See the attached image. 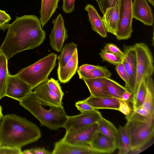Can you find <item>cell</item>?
Listing matches in <instances>:
<instances>
[{"mask_svg":"<svg viewBox=\"0 0 154 154\" xmlns=\"http://www.w3.org/2000/svg\"><path fill=\"white\" fill-rule=\"evenodd\" d=\"M40 20L35 15L17 17L9 24L6 36L0 48V52L7 60L25 50L40 45L46 38Z\"/></svg>","mask_w":154,"mask_h":154,"instance_id":"cell-1","label":"cell"},{"mask_svg":"<svg viewBox=\"0 0 154 154\" xmlns=\"http://www.w3.org/2000/svg\"><path fill=\"white\" fill-rule=\"evenodd\" d=\"M0 123V146L21 148L41 137L39 128L25 118L14 114L3 116Z\"/></svg>","mask_w":154,"mask_h":154,"instance_id":"cell-2","label":"cell"},{"mask_svg":"<svg viewBox=\"0 0 154 154\" xmlns=\"http://www.w3.org/2000/svg\"><path fill=\"white\" fill-rule=\"evenodd\" d=\"M19 102L38 120L41 126L51 130L63 128L67 120V116L63 106L46 102L37 97L33 91Z\"/></svg>","mask_w":154,"mask_h":154,"instance_id":"cell-3","label":"cell"},{"mask_svg":"<svg viewBox=\"0 0 154 154\" xmlns=\"http://www.w3.org/2000/svg\"><path fill=\"white\" fill-rule=\"evenodd\" d=\"M124 126L130 141V154H138L154 143V119L141 116L134 111L125 116Z\"/></svg>","mask_w":154,"mask_h":154,"instance_id":"cell-4","label":"cell"},{"mask_svg":"<svg viewBox=\"0 0 154 154\" xmlns=\"http://www.w3.org/2000/svg\"><path fill=\"white\" fill-rule=\"evenodd\" d=\"M57 58L56 54L51 53L21 69L16 74L33 89L48 80L49 75L56 66Z\"/></svg>","mask_w":154,"mask_h":154,"instance_id":"cell-5","label":"cell"},{"mask_svg":"<svg viewBox=\"0 0 154 154\" xmlns=\"http://www.w3.org/2000/svg\"><path fill=\"white\" fill-rule=\"evenodd\" d=\"M136 57L135 82L133 97L136 94L143 79L152 75L154 71L153 59L147 45L144 43H137L133 45Z\"/></svg>","mask_w":154,"mask_h":154,"instance_id":"cell-6","label":"cell"},{"mask_svg":"<svg viewBox=\"0 0 154 154\" xmlns=\"http://www.w3.org/2000/svg\"><path fill=\"white\" fill-rule=\"evenodd\" d=\"M132 0H119V21L116 36L118 40L131 38L133 31Z\"/></svg>","mask_w":154,"mask_h":154,"instance_id":"cell-7","label":"cell"},{"mask_svg":"<svg viewBox=\"0 0 154 154\" xmlns=\"http://www.w3.org/2000/svg\"><path fill=\"white\" fill-rule=\"evenodd\" d=\"M102 117L100 113L96 109L85 111L76 116H67L63 128L66 133L73 132L97 123Z\"/></svg>","mask_w":154,"mask_h":154,"instance_id":"cell-8","label":"cell"},{"mask_svg":"<svg viewBox=\"0 0 154 154\" xmlns=\"http://www.w3.org/2000/svg\"><path fill=\"white\" fill-rule=\"evenodd\" d=\"M32 89L30 85L21 79L17 74H9L6 89L5 96L19 101L28 95Z\"/></svg>","mask_w":154,"mask_h":154,"instance_id":"cell-9","label":"cell"},{"mask_svg":"<svg viewBox=\"0 0 154 154\" xmlns=\"http://www.w3.org/2000/svg\"><path fill=\"white\" fill-rule=\"evenodd\" d=\"M52 23L53 27L49 36L50 44L54 50L59 52L61 51L65 41L68 37L67 31L61 14L52 20Z\"/></svg>","mask_w":154,"mask_h":154,"instance_id":"cell-10","label":"cell"},{"mask_svg":"<svg viewBox=\"0 0 154 154\" xmlns=\"http://www.w3.org/2000/svg\"><path fill=\"white\" fill-rule=\"evenodd\" d=\"M98 131V125L96 123L75 132L66 133L62 139L65 142L74 145L90 146L92 139Z\"/></svg>","mask_w":154,"mask_h":154,"instance_id":"cell-11","label":"cell"},{"mask_svg":"<svg viewBox=\"0 0 154 154\" xmlns=\"http://www.w3.org/2000/svg\"><path fill=\"white\" fill-rule=\"evenodd\" d=\"M122 62L128 75L130 85L129 91L134 92L136 76V57L133 46L125 45Z\"/></svg>","mask_w":154,"mask_h":154,"instance_id":"cell-12","label":"cell"},{"mask_svg":"<svg viewBox=\"0 0 154 154\" xmlns=\"http://www.w3.org/2000/svg\"><path fill=\"white\" fill-rule=\"evenodd\" d=\"M132 12L133 18L145 25H153V14L146 0H134L132 3Z\"/></svg>","mask_w":154,"mask_h":154,"instance_id":"cell-13","label":"cell"},{"mask_svg":"<svg viewBox=\"0 0 154 154\" xmlns=\"http://www.w3.org/2000/svg\"><path fill=\"white\" fill-rule=\"evenodd\" d=\"M90 145L97 154L112 153L117 149L116 144L112 140L99 131L96 133Z\"/></svg>","mask_w":154,"mask_h":154,"instance_id":"cell-14","label":"cell"},{"mask_svg":"<svg viewBox=\"0 0 154 154\" xmlns=\"http://www.w3.org/2000/svg\"><path fill=\"white\" fill-rule=\"evenodd\" d=\"M52 154H96L90 146L71 144L62 139L54 143Z\"/></svg>","mask_w":154,"mask_h":154,"instance_id":"cell-15","label":"cell"},{"mask_svg":"<svg viewBox=\"0 0 154 154\" xmlns=\"http://www.w3.org/2000/svg\"><path fill=\"white\" fill-rule=\"evenodd\" d=\"M78 58L77 48L70 59L62 68H58L57 74L58 79L61 83L69 82L76 73L78 68Z\"/></svg>","mask_w":154,"mask_h":154,"instance_id":"cell-16","label":"cell"},{"mask_svg":"<svg viewBox=\"0 0 154 154\" xmlns=\"http://www.w3.org/2000/svg\"><path fill=\"white\" fill-rule=\"evenodd\" d=\"M119 0L114 7L106 9L102 18L107 32L116 36L119 21Z\"/></svg>","mask_w":154,"mask_h":154,"instance_id":"cell-17","label":"cell"},{"mask_svg":"<svg viewBox=\"0 0 154 154\" xmlns=\"http://www.w3.org/2000/svg\"><path fill=\"white\" fill-rule=\"evenodd\" d=\"M83 101L95 109H108L118 110L119 99L112 97L90 96Z\"/></svg>","mask_w":154,"mask_h":154,"instance_id":"cell-18","label":"cell"},{"mask_svg":"<svg viewBox=\"0 0 154 154\" xmlns=\"http://www.w3.org/2000/svg\"><path fill=\"white\" fill-rule=\"evenodd\" d=\"M85 9L88 13V20L92 30L102 37H106L107 32L104 26L102 18L94 7L90 4H88L86 6Z\"/></svg>","mask_w":154,"mask_h":154,"instance_id":"cell-19","label":"cell"},{"mask_svg":"<svg viewBox=\"0 0 154 154\" xmlns=\"http://www.w3.org/2000/svg\"><path fill=\"white\" fill-rule=\"evenodd\" d=\"M46 81L37 86L34 92L39 98L58 106H63L62 100L54 92L48 88Z\"/></svg>","mask_w":154,"mask_h":154,"instance_id":"cell-20","label":"cell"},{"mask_svg":"<svg viewBox=\"0 0 154 154\" xmlns=\"http://www.w3.org/2000/svg\"><path fill=\"white\" fill-rule=\"evenodd\" d=\"M146 89L145 100L142 106L154 118V84L152 75L146 77L143 80Z\"/></svg>","mask_w":154,"mask_h":154,"instance_id":"cell-21","label":"cell"},{"mask_svg":"<svg viewBox=\"0 0 154 154\" xmlns=\"http://www.w3.org/2000/svg\"><path fill=\"white\" fill-rule=\"evenodd\" d=\"M82 79L88 88L91 96L95 97H112L108 92L102 78Z\"/></svg>","mask_w":154,"mask_h":154,"instance_id":"cell-22","label":"cell"},{"mask_svg":"<svg viewBox=\"0 0 154 154\" xmlns=\"http://www.w3.org/2000/svg\"><path fill=\"white\" fill-rule=\"evenodd\" d=\"M60 0H42L40 11V20L42 27H43L50 20L58 8Z\"/></svg>","mask_w":154,"mask_h":154,"instance_id":"cell-23","label":"cell"},{"mask_svg":"<svg viewBox=\"0 0 154 154\" xmlns=\"http://www.w3.org/2000/svg\"><path fill=\"white\" fill-rule=\"evenodd\" d=\"M117 147L119 154H129L130 151V139L124 126H120L118 129Z\"/></svg>","mask_w":154,"mask_h":154,"instance_id":"cell-24","label":"cell"},{"mask_svg":"<svg viewBox=\"0 0 154 154\" xmlns=\"http://www.w3.org/2000/svg\"><path fill=\"white\" fill-rule=\"evenodd\" d=\"M97 123L99 131L112 140L117 146L118 129L111 122L103 117Z\"/></svg>","mask_w":154,"mask_h":154,"instance_id":"cell-25","label":"cell"},{"mask_svg":"<svg viewBox=\"0 0 154 154\" xmlns=\"http://www.w3.org/2000/svg\"><path fill=\"white\" fill-rule=\"evenodd\" d=\"M8 60L4 54H0V100L5 96L7 84L9 75Z\"/></svg>","mask_w":154,"mask_h":154,"instance_id":"cell-26","label":"cell"},{"mask_svg":"<svg viewBox=\"0 0 154 154\" xmlns=\"http://www.w3.org/2000/svg\"><path fill=\"white\" fill-rule=\"evenodd\" d=\"M79 78L81 79H93L102 78H110L112 76L111 72L105 66H102L88 71H85L77 70Z\"/></svg>","mask_w":154,"mask_h":154,"instance_id":"cell-27","label":"cell"},{"mask_svg":"<svg viewBox=\"0 0 154 154\" xmlns=\"http://www.w3.org/2000/svg\"><path fill=\"white\" fill-rule=\"evenodd\" d=\"M102 79L108 92L112 97L120 99L122 94L128 91L125 87L110 78L106 77Z\"/></svg>","mask_w":154,"mask_h":154,"instance_id":"cell-28","label":"cell"},{"mask_svg":"<svg viewBox=\"0 0 154 154\" xmlns=\"http://www.w3.org/2000/svg\"><path fill=\"white\" fill-rule=\"evenodd\" d=\"M77 48V45L72 42L66 44L64 46L58 57V68H62L65 66L72 56Z\"/></svg>","mask_w":154,"mask_h":154,"instance_id":"cell-29","label":"cell"},{"mask_svg":"<svg viewBox=\"0 0 154 154\" xmlns=\"http://www.w3.org/2000/svg\"><path fill=\"white\" fill-rule=\"evenodd\" d=\"M146 91V87L143 80L136 94L132 97V103L133 110L142 105L145 100Z\"/></svg>","mask_w":154,"mask_h":154,"instance_id":"cell-30","label":"cell"},{"mask_svg":"<svg viewBox=\"0 0 154 154\" xmlns=\"http://www.w3.org/2000/svg\"><path fill=\"white\" fill-rule=\"evenodd\" d=\"M99 54L103 60L115 66L120 63L123 60V57L106 51L103 49L101 50Z\"/></svg>","mask_w":154,"mask_h":154,"instance_id":"cell-31","label":"cell"},{"mask_svg":"<svg viewBox=\"0 0 154 154\" xmlns=\"http://www.w3.org/2000/svg\"><path fill=\"white\" fill-rule=\"evenodd\" d=\"M48 86L49 88L54 92L62 100L64 93L58 81L51 78L47 81Z\"/></svg>","mask_w":154,"mask_h":154,"instance_id":"cell-32","label":"cell"},{"mask_svg":"<svg viewBox=\"0 0 154 154\" xmlns=\"http://www.w3.org/2000/svg\"><path fill=\"white\" fill-rule=\"evenodd\" d=\"M116 66L117 72L121 78L125 82V87L129 91L130 85L129 80L122 61L120 63Z\"/></svg>","mask_w":154,"mask_h":154,"instance_id":"cell-33","label":"cell"},{"mask_svg":"<svg viewBox=\"0 0 154 154\" xmlns=\"http://www.w3.org/2000/svg\"><path fill=\"white\" fill-rule=\"evenodd\" d=\"M131 102L119 99V104L118 111L124 114L125 116L130 115L133 111V106Z\"/></svg>","mask_w":154,"mask_h":154,"instance_id":"cell-34","label":"cell"},{"mask_svg":"<svg viewBox=\"0 0 154 154\" xmlns=\"http://www.w3.org/2000/svg\"><path fill=\"white\" fill-rule=\"evenodd\" d=\"M119 0H96L100 10L103 14L106 9L115 6Z\"/></svg>","mask_w":154,"mask_h":154,"instance_id":"cell-35","label":"cell"},{"mask_svg":"<svg viewBox=\"0 0 154 154\" xmlns=\"http://www.w3.org/2000/svg\"><path fill=\"white\" fill-rule=\"evenodd\" d=\"M103 50L118 56L123 57L124 53L116 45L112 43L106 44Z\"/></svg>","mask_w":154,"mask_h":154,"instance_id":"cell-36","label":"cell"},{"mask_svg":"<svg viewBox=\"0 0 154 154\" xmlns=\"http://www.w3.org/2000/svg\"><path fill=\"white\" fill-rule=\"evenodd\" d=\"M63 4L62 8L66 14L72 13L75 9V0H62Z\"/></svg>","mask_w":154,"mask_h":154,"instance_id":"cell-37","label":"cell"},{"mask_svg":"<svg viewBox=\"0 0 154 154\" xmlns=\"http://www.w3.org/2000/svg\"><path fill=\"white\" fill-rule=\"evenodd\" d=\"M21 148L0 146V154H21Z\"/></svg>","mask_w":154,"mask_h":154,"instance_id":"cell-38","label":"cell"},{"mask_svg":"<svg viewBox=\"0 0 154 154\" xmlns=\"http://www.w3.org/2000/svg\"><path fill=\"white\" fill-rule=\"evenodd\" d=\"M75 106L81 113L85 111H92L95 109L84 102L83 100L79 101L76 102Z\"/></svg>","mask_w":154,"mask_h":154,"instance_id":"cell-39","label":"cell"},{"mask_svg":"<svg viewBox=\"0 0 154 154\" xmlns=\"http://www.w3.org/2000/svg\"><path fill=\"white\" fill-rule=\"evenodd\" d=\"M10 16L5 11L0 10V24L6 29H7L8 25V23L11 20Z\"/></svg>","mask_w":154,"mask_h":154,"instance_id":"cell-40","label":"cell"},{"mask_svg":"<svg viewBox=\"0 0 154 154\" xmlns=\"http://www.w3.org/2000/svg\"><path fill=\"white\" fill-rule=\"evenodd\" d=\"M133 110L136 113L141 116L147 118H153L151 117L148 111L142 106Z\"/></svg>","mask_w":154,"mask_h":154,"instance_id":"cell-41","label":"cell"},{"mask_svg":"<svg viewBox=\"0 0 154 154\" xmlns=\"http://www.w3.org/2000/svg\"><path fill=\"white\" fill-rule=\"evenodd\" d=\"M102 66L85 64L81 66L78 70L85 71H88L97 68H101Z\"/></svg>","mask_w":154,"mask_h":154,"instance_id":"cell-42","label":"cell"},{"mask_svg":"<svg viewBox=\"0 0 154 154\" xmlns=\"http://www.w3.org/2000/svg\"><path fill=\"white\" fill-rule=\"evenodd\" d=\"M33 154H51L52 152L43 148H35L30 149Z\"/></svg>","mask_w":154,"mask_h":154,"instance_id":"cell-43","label":"cell"},{"mask_svg":"<svg viewBox=\"0 0 154 154\" xmlns=\"http://www.w3.org/2000/svg\"><path fill=\"white\" fill-rule=\"evenodd\" d=\"M121 99L131 102L132 100V94L131 92L128 91L124 92L122 95Z\"/></svg>","mask_w":154,"mask_h":154,"instance_id":"cell-44","label":"cell"},{"mask_svg":"<svg viewBox=\"0 0 154 154\" xmlns=\"http://www.w3.org/2000/svg\"><path fill=\"white\" fill-rule=\"evenodd\" d=\"M21 154H33L31 149H26L22 152Z\"/></svg>","mask_w":154,"mask_h":154,"instance_id":"cell-45","label":"cell"},{"mask_svg":"<svg viewBox=\"0 0 154 154\" xmlns=\"http://www.w3.org/2000/svg\"><path fill=\"white\" fill-rule=\"evenodd\" d=\"M3 116V115L2 114V107L0 106V118H1L2 116Z\"/></svg>","mask_w":154,"mask_h":154,"instance_id":"cell-46","label":"cell"},{"mask_svg":"<svg viewBox=\"0 0 154 154\" xmlns=\"http://www.w3.org/2000/svg\"><path fill=\"white\" fill-rule=\"evenodd\" d=\"M148 1L153 6H154V0H148Z\"/></svg>","mask_w":154,"mask_h":154,"instance_id":"cell-47","label":"cell"},{"mask_svg":"<svg viewBox=\"0 0 154 154\" xmlns=\"http://www.w3.org/2000/svg\"><path fill=\"white\" fill-rule=\"evenodd\" d=\"M0 29H3V30H4V29H5V28L1 24H0Z\"/></svg>","mask_w":154,"mask_h":154,"instance_id":"cell-48","label":"cell"},{"mask_svg":"<svg viewBox=\"0 0 154 154\" xmlns=\"http://www.w3.org/2000/svg\"><path fill=\"white\" fill-rule=\"evenodd\" d=\"M1 119V118H0V119Z\"/></svg>","mask_w":154,"mask_h":154,"instance_id":"cell-49","label":"cell"},{"mask_svg":"<svg viewBox=\"0 0 154 154\" xmlns=\"http://www.w3.org/2000/svg\"></svg>","mask_w":154,"mask_h":154,"instance_id":"cell-50","label":"cell"},{"mask_svg":"<svg viewBox=\"0 0 154 154\" xmlns=\"http://www.w3.org/2000/svg\"></svg>","mask_w":154,"mask_h":154,"instance_id":"cell-51","label":"cell"}]
</instances>
